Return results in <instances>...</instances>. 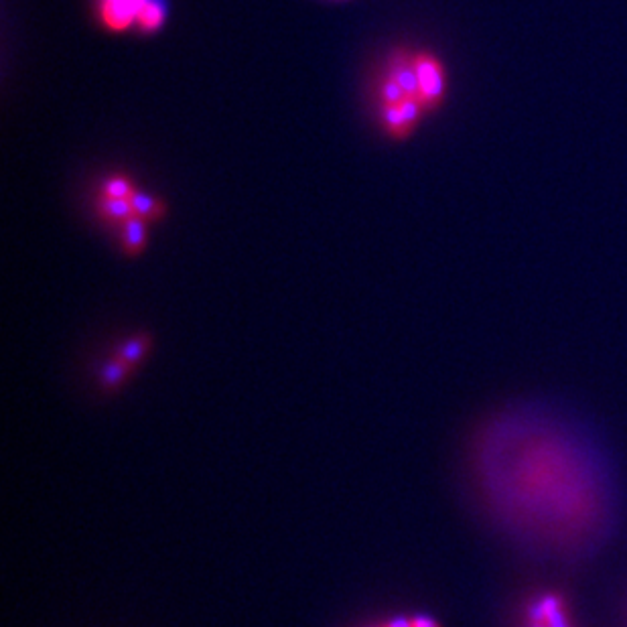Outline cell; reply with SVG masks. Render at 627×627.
<instances>
[{
  "label": "cell",
  "mask_w": 627,
  "mask_h": 627,
  "mask_svg": "<svg viewBox=\"0 0 627 627\" xmlns=\"http://www.w3.org/2000/svg\"><path fill=\"white\" fill-rule=\"evenodd\" d=\"M380 627H382V625H380Z\"/></svg>",
  "instance_id": "5bb4252c"
},
{
  "label": "cell",
  "mask_w": 627,
  "mask_h": 627,
  "mask_svg": "<svg viewBox=\"0 0 627 627\" xmlns=\"http://www.w3.org/2000/svg\"><path fill=\"white\" fill-rule=\"evenodd\" d=\"M522 627H575L569 599L561 591H542L524 607Z\"/></svg>",
  "instance_id": "7a4b0ae2"
},
{
  "label": "cell",
  "mask_w": 627,
  "mask_h": 627,
  "mask_svg": "<svg viewBox=\"0 0 627 627\" xmlns=\"http://www.w3.org/2000/svg\"><path fill=\"white\" fill-rule=\"evenodd\" d=\"M382 627H412V617H394L390 621H386Z\"/></svg>",
  "instance_id": "4fadbf2b"
},
{
  "label": "cell",
  "mask_w": 627,
  "mask_h": 627,
  "mask_svg": "<svg viewBox=\"0 0 627 627\" xmlns=\"http://www.w3.org/2000/svg\"><path fill=\"white\" fill-rule=\"evenodd\" d=\"M130 370L132 368L128 364H124L122 360H118V358L106 362L102 366V370H100V384H102V388L108 390V392L116 390L124 382V378L128 376Z\"/></svg>",
  "instance_id": "8fae6325"
},
{
  "label": "cell",
  "mask_w": 627,
  "mask_h": 627,
  "mask_svg": "<svg viewBox=\"0 0 627 627\" xmlns=\"http://www.w3.org/2000/svg\"><path fill=\"white\" fill-rule=\"evenodd\" d=\"M96 214L102 222L112 226H122L126 220L134 218V207L130 199H110V197H98Z\"/></svg>",
  "instance_id": "8992f818"
},
{
  "label": "cell",
  "mask_w": 627,
  "mask_h": 627,
  "mask_svg": "<svg viewBox=\"0 0 627 627\" xmlns=\"http://www.w3.org/2000/svg\"><path fill=\"white\" fill-rule=\"evenodd\" d=\"M132 201V207H134V214L138 218H143L145 222L149 224H155L159 220L165 218L167 214V205L165 201H161L159 197H155L153 193L149 191H143V189H136L130 197Z\"/></svg>",
  "instance_id": "52a82bcc"
},
{
  "label": "cell",
  "mask_w": 627,
  "mask_h": 627,
  "mask_svg": "<svg viewBox=\"0 0 627 627\" xmlns=\"http://www.w3.org/2000/svg\"><path fill=\"white\" fill-rule=\"evenodd\" d=\"M134 191H136V185L132 183L130 177H124V175H110L100 185V197H110V199H130Z\"/></svg>",
  "instance_id": "30bf717a"
},
{
  "label": "cell",
  "mask_w": 627,
  "mask_h": 627,
  "mask_svg": "<svg viewBox=\"0 0 627 627\" xmlns=\"http://www.w3.org/2000/svg\"><path fill=\"white\" fill-rule=\"evenodd\" d=\"M427 114L425 106L418 100H406L402 104L384 106L380 108V122L388 136L394 141H406L408 136L421 124L423 116Z\"/></svg>",
  "instance_id": "3957f363"
},
{
  "label": "cell",
  "mask_w": 627,
  "mask_h": 627,
  "mask_svg": "<svg viewBox=\"0 0 627 627\" xmlns=\"http://www.w3.org/2000/svg\"><path fill=\"white\" fill-rule=\"evenodd\" d=\"M147 0H100V21L108 31L122 33L136 25V17Z\"/></svg>",
  "instance_id": "277c9868"
},
{
  "label": "cell",
  "mask_w": 627,
  "mask_h": 627,
  "mask_svg": "<svg viewBox=\"0 0 627 627\" xmlns=\"http://www.w3.org/2000/svg\"><path fill=\"white\" fill-rule=\"evenodd\" d=\"M412 627H441V623L429 615H416L412 617Z\"/></svg>",
  "instance_id": "7c38bea8"
},
{
  "label": "cell",
  "mask_w": 627,
  "mask_h": 627,
  "mask_svg": "<svg viewBox=\"0 0 627 627\" xmlns=\"http://www.w3.org/2000/svg\"><path fill=\"white\" fill-rule=\"evenodd\" d=\"M151 345V335L149 333H138L134 337H130L128 341H124L118 350H116V358L122 360L124 364H128L130 368H134L138 362L143 360V356L149 352Z\"/></svg>",
  "instance_id": "ba28073f"
},
{
  "label": "cell",
  "mask_w": 627,
  "mask_h": 627,
  "mask_svg": "<svg viewBox=\"0 0 627 627\" xmlns=\"http://www.w3.org/2000/svg\"><path fill=\"white\" fill-rule=\"evenodd\" d=\"M412 61L416 69V80H418V94H421V102L427 112H435L443 106L447 98V69L445 63L441 61L439 55L433 51L421 49L412 51Z\"/></svg>",
  "instance_id": "6da1fadb"
},
{
  "label": "cell",
  "mask_w": 627,
  "mask_h": 627,
  "mask_svg": "<svg viewBox=\"0 0 627 627\" xmlns=\"http://www.w3.org/2000/svg\"><path fill=\"white\" fill-rule=\"evenodd\" d=\"M147 238H149V222H145L143 218L134 216L120 226V246L126 256L141 254L147 246Z\"/></svg>",
  "instance_id": "5b68a950"
},
{
  "label": "cell",
  "mask_w": 627,
  "mask_h": 627,
  "mask_svg": "<svg viewBox=\"0 0 627 627\" xmlns=\"http://www.w3.org/2000/svg\"><path fill=\"white\" fill-rule=\"evenodd\" d=\"M165 19H167V11L161 0H147L145 7L136 17V27L143 33H155L165 25Z\"/></svg>",
  "instance_id": "9c48e42d"
}]
</instances>
